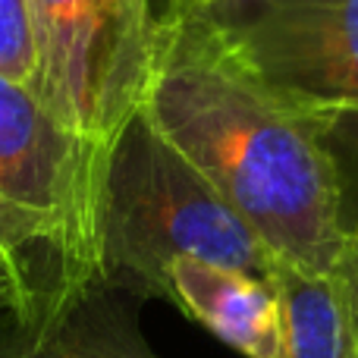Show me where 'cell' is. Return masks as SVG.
<instances>
[{
  "label": "cell",
  "instance_id": "obj_1",
  "mask_svg": "<svg viewBox=\"0 0 358 358\" xmlns=\"http://www.w3.org/2000/svg\"><path fill=\"white\" fill-rule=\"evenodd\" d=\"M138 110L283 264L334 273L349 242L334 126L248 66L210 16L167 3Z\"/></svg>",
  "mask_w": 358,
  "mask_h": 358
},
{
  "label": "cell",
  "instance_id": "obj_2",
  "mask_svg": "<svg viewBox=\"0 0 358 358\" xmlns=\"http://www.w3.org/2000/svg\"><path fill=\"white\" fill-rule=\"evenodd\" d=\"M198 258L271 283L280 261L142 110L117 132L98 217L101 277L167 299V267Z\"/></svg>",
  "mask_w": 358,
  "mask_h": 358
},
{
  "label": "cell",
  "instance_id": "obj_3",
  "mask_svg": "<svg viewBox=\"0 0 358 358\" xmlns=\"http://www.w3.org/2000/svg\"><path fill=\"white\" fill-rule=\"evenodd\" d=\"M107 151L60 126L0 76V220L50 292L101 277L98 217Z\"/></svg>",
  "mask_w": 358,
  "mask_h": 358
},
{
  "label": "cell",
  "instance_id": "obj_4",
  "mask_svg": "<svg viewBox=\"0 0 358 358\" xmlns=\"http://www.w3.org/2000/svg\"><path fill=\"white\" fill-rule=\"evenodd\" d=\"M38 104L60 126L110 151L142 104L155 50L151 0H25Z\"/></svg>",
  "mask_w": 358,
  "mask_h": 358
},
{
  "label": "cell",
  "instance_id": "obj_5",
  "mask_svg": "<svg viewBox=\"0 0 358 358\" xmlns=\"http://www.w3.org/2000/svg\"><path fill=\"white\" fill-rule=\"evenodd\" d=\"M204 13L248 66L334 129L358 117V0H223Z\"/></svg>",
  "mask_w": 358,
  "mask_h": 358
},
{
  "label": "cell",
  "instance_id": "obj_6",
  "mask_svg": "<svg viewBox=\"0 0 358 358\" xmlns=\"http://www.w3.org/2000/svg\"><path fill=\"white\" fill-rule=\"evenodd\" d=\"M145 299L107 277L0 315V358H161L138 324Z\"/></svg>",
  "mask_w": 358,
  "mask_h": 358
},
{
  "label": "cell",
  "instance_id": "obj_7",
  "mask_svg": "<svg viewBox=\"0 0 358 358\" xmlns=\"http://www.w3.org/2000/svg\"><path fill=\"white\" fill-rule=\"evenodd\" d=\"M167 302L245 358H283L286 352L277 289L261 277L179 258L167 267Z\"/></svg>",
  "mask_w": 358,
  "mask_h": 358
},
{
  "label": "cell",
  "instance_id": "obj_8",
  "mask_svg": "<svg viewBox=\"0 0 358 358\" xmlns=\"http://www.w3.org/2000/svg\"><path fill=\"white\" fill-rule=\"evenodd\" d=\"M283 311V358H358V327L343 273H311L280 261L271 277Z\"/></svg>",
  "mask_w": 358,
  "mask_h": 358
},
{
  "label": "cell",
  "instance_id": "obj_9",
  "mask_svg": "<svg viewBox=\"0 0 358 358\" xmlns=\"http://www.w3.org/2000/svg\"><path fill=\"white\" fill-rule=\"evenodd\" d=\"M0 76L19 85L31 79V31L25 0H0Z\"/></svg>",
  "mask_w": 358,
  "mask_h": 358
},
{
  "label": "cell",
  "instance_id": "obj_10",
  "mask_svg": "<svg viewBox=\"0 0 358 358\" xmlns=\"http://www.w3.org/2000/svg\"><path fill=\"white\" fill-rule=\"evenodd\" d=\"M48 296L41 271L10 245L0 242V315H25L38 299Z\"/></svg>",
  "mask_w": 358,
  "mask_h": 358
},
{
  "label": "cell",
  "instance_id": "obj_11",
  "mask_svg": "<svg viewBox=\"0 0 358 358\" xmlns=\"http://www.w3.org/2000/svg\"><path fill=\"white\" fill-rule=\"evenodd\" d=\"M336 271L343 273V283H346L349 302H352V315H355V327H358V223L352 227V233H349L346 252H343V261Z\"/></svg>",
  "mask_w": 358,
  "mask_h": 358
},
{
  "label": "cell",
  "instance_id": "obj_12",
  "mask_svg": "<svg viewBox=\"0 0 358 358\" xmlns=\"http://www.w3.org/2000/svg\"><path fill=\"white\" fill-rule=\"evenodd\" d=\"M167 3H182V6H195V10H208V6H217L223 0H167Z\"/></svg>",
  "mask_w": 358,
  "mask_h": 358
},
{
  "label": "cell",
  "instance_id": "obj_13",
  "mask_svg": "<svg viewBox=\"0 0 358 358\" xmlns=\"http://www.w3.org/2000/svg\"><path fill=\"white\" fill-rule=\"evenodd\" d=\"M0 242H3V245H10V239H6V229H3V220H0ZM13 248V245H10ZM13 252H16V248H13ZM19 255V252H16ZM25 261H29V258H25ZM44 283H48V280H44Z\"/></svg>",
  "mask_w": 358,
  "mask_h": 358
}]
</instances>
